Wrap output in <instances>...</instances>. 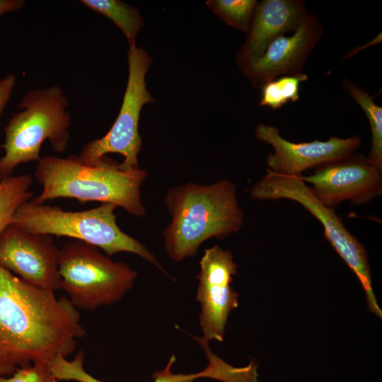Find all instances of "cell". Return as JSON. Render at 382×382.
Listing matches in <instances>:
<instances>
[{
	"label": "cell",
	"mask_w": 382,
	"mask_h": 382,
	"mask_svg": "<svg viewBox=\"0 0 382 382\" xmlns=\"http://www.w3.org/2000/svg\"><path fill=\"white\" fill-rule=\"evenodd\" d=\"M86 330L69 299L37 288L0 266V376L66 357Z\"/></svg>",
	"instance_id": "obj_1"
},
{
	"label": "cell",
	"mask_w": 382,
	"mask_h": 382,
	"mask_svg": "<svg viewBox=\"0 0 382 382\" xmlns=\"http://www.w3.org/2000/svg\"><path fill=\"white\" fill-rule=\"evenodd\" d=\"M165 203L172 219L163 232L164 245L175 262L194 256L209 238L238 232L243 224L236 185L228 179L175 186L167 191Z\"/></svg>",
	"instance_id": "obj_2"
},
{
	"label": "cell",
	"mask_w": 382,
	"mask_h": 382,
	"mask_svg": "<svg viewBox=\"0 0 382 382\" xmlns=\"http://www.w3.org/2000/svg\"><path fill=\"white\" fill-rule=\"evenodd\" d=\"M119 163L103 158L96 165L82 163L77 156L66 158L45 156L38 161L35 177L42 187L33 199L37 204L65 197L80 203L100 202L115 204L127 213L142 216L146 210L141 197V186L147 176L141 168L122 170Z\"/></svg>",
	"instance_id": "obj_3"
},
{
	"label": "cell",
	"mask_w": 382,
	"mask_h": 382,
	"mask_svg": "<svg viewBox=\"0 0 382 382\" xmlns=\"http://www.w3.org/2000/svg\"><path fill=\"white\" fill-rule=\"evenodd\" d=\"M116 206L103 203L81 212L37 204L33 199L17 210L13 225L28 232L66 236L103 250L108 256L121 252L135 254L166 273L157 258L139 240L123 232L117 224Z\"/></svg>",
	"instance_id": "obj_4"
},
{
	"label": "cell",
	"mask_w": 382,
	"mask_h": 382,
	"mask_svg": "<svg viewBox=\"0 0 382 382\" xmlns=\"http://www.w3.org/2000/svg\"><path fill=\"white\" fill-rule=\"evenodd\" d=\"M68 105L66 97L57 86L33 89L23 97L18 105L23 110L14 114L4 129L0 179L11 176L20 164L38 162L45 140L56 152L67 149L71 122Z\"/></svg>",
	"instance_id": "obj_5"
},
{
	"label": "cell",
	"mask_w": 382,
	"mask_h": 382,
	"mask_svg": "<svg viewBox=\"0 0 382 382\" xmlns=\"http://www.w3.org/2000/svg\"><path fill=\"white\" fill-rule=\"evenodd\" d=\"M266 174L250 190L259 200L289 199L308 210L322 225L323 235L338 255L355 274L364 290L369 310L380 319L382 311L373 291L369 256L364 246L345 227L335 209L323 204L301 176Z\"/></svg>",
	"instance_id": "obj_6"
},
{
	"label": "cell",
	"mask_w": 382,
	"mask_h": 382,
	"mask_svg": "<svg viewBox=\"0 0 382 382\" xmlns=\"http://www.w3.org/2000/svg\"><path fill=\"white\" fill-rule=\"evenodd\" d=\"M61 289L79 308L93 311L120 300L137 277L128 265L112 261L98 248L75 240L59 248Z\"/></svg>",
	"instance_id": "obj_7"
},
{
	"label": "cell",
	"mask_w": 382,
	"mask_h": 382,
	"mask_svg": "<svg viewBox=\"0 0 382 382\" xmlns=\"http://www.w3.org/2000/svg\"><path fill=\"white\" fill-rule=\"evenodd\" d=\"M129 74L123 101L117 117L110 130L101 138L89 141L82 147L78 159L83 164H98L109 153L124 156L118 166L122 170L139 168L138 155L142 139L139 122L142 107L154 102L146 88L145 76L152 59L143 49L136 45L127 52Z\"/></svg>",
	"instance_id": "obj_8"
},
{
	"label": "cell",
	"mask_w": 382,
	"mask_h": 382,
	"mask_svg": "<svg viewBox=\"0 0 382 382\" xmlns=\"http://www.w3.org/2000/svg\"><path fill=\"white\" fill-rule=\"evenodd\" d=\"M199 265L196 299L203 337L222 342L228 316L238 306V294L231 286L237 265L229 250L216 245L204 250Z\"/></svg>",
	"instance_id": "obj_9"
},
{
	"label": "cell",
	"mask_w": 382,
	"mask_h": 382,
	"mask_svg": "<svg viewBox=\"0 0 382 382\" xmlns=\"http://www.w3.org/2000/svg\"><path fill=\"white\" fill-rule=\"evenodd\" d=\"M301 178L312 185L323 204L333 209L347 200L354 205L369 204L382 194V170L359 154L316 168Z\"/></svg>",
	"instance_id": "obj_10"
},
{
	"label": "cell",
	"mask_w": 382,
	"mask_h": 382,
	"mask_svg": "<svg viewBox=\"0 0 382 382\" xmlns=\"http://www.w3.org/2000/svg\"><path fill=\"white\" fill-rule=\"evenodd\" d=\"M59 248L53 236L23 231L13 224L0 236V266L42 289H61Z\"/></svg>",
	"instance_id": "obj_11"
},
{
	"label": "cell",
	"mask_w": 382,
	"mask_h": 382,
	"mask_svg": "<svg viewBox=\"0 0 382 382\" xmlns=\"http://www.w3.org/2000/svg\"><path fill=\"white\" fill-rule=\"evenodd\" d=\"M254 134L274 150L267 156V169L286 176H301L303 171L347 158L354 154L361 142L359 136H354L295 143L282 137L277 127L264 123L256 126Z\"/></svg>",
	"instance_id": "obj_12"
},
{
	"label": "cell",
	"mask_w": 382,
	"mask_h": 382,
	"mask_svg": "<svg viewBox=\"0 0 382 382\" xmlns=\"http://www.w3.org/2000/svg\"><path fill=\"white\" fill-rule=\"evenodd\" d=\"M323 34L320 21L307 13L292 33L274 39L258 59L241 71L256 88L279 76L301 73Z\"/></svg>",
	"instance_id": "obj_13"
},
{
	"label": "cell",
	"mask_w": 382,
	"mask_h": 382,
	"mask_svg": "<svg viewBox=\"0 0 382 382\" xmlns=\"http://www.w3.org/2000/svg\"><path fill=\"white\" fill-rule=\"evenodd\" d=\"M307 13L306 5L301 0L257 2L246 40L236 55L241 70L258 59L274 39L292 33Z\"/></svg>",
	"instance_id": "obj_14"
},
{
	"label": "cell",
	"mask_w": 382,
	"mask_h": 382,
	"mask_svg": "<svg viewBox=\"0 0 382 382\" xmlns=\"http://www.w3.org/2000/svg\"><path fill=\"white\" fill-rule=\"evenodd\" d=\"M195 339L204 351L208 360L207 366L203 371L195 374H173L170 366L175 361V357L173 355L165 369L154 374L153 382H192L203 377L223 382H257V366L254 361H250L244 367L233 366L212 352L208 340L203 337ZM72 378L77 382H103L87 373L83 366L74 371Z\"/></svg>",
	"instance_id": "obj_15"
},
{
	"label": "cell",
	"mask_w": 382,
	"mask_h": 382,
	"mask_svg": "<svg viewBox=\"0 0 382 382\" xmlns=\"http://www.w3.org/2000/svg\"><path fill=\"white\" fill-rule=\"evenodd\" d=\"M81 2L113 22L125 35L129 47L136 45L137 35L144 25L138 8L119 0H82Z\"/></svg>",
	"instance_id": "obj_16"
},
{
	"label": "cell",
	"mask_w": 382,
	"mask_h": 382,
	"mask_svg": "<svg viewBox=\"0 0 382 382\" xmlns=\"http://www.w3.org/2000/svg\"><path fill=\"white\" fill-rule=\"evenodd\" d=\"M342 85L347 93L364 112L371 132V146L366 156L368 161L382 170V108L363 88L352 81L344 79Z\"/></svg>",
	"instance_id": "obj_17"
},
{
	"label": "cell",
	"mask_w": 382,
	"mask_h": 382,
	"mask_svg": "<svg viewBox=\"0 0 382 382\" xmlns=\"http://www.w3.org/2000/svg\"><path fill=\"white\" fill-rule=\"evenodd\" d=\"M32 184L29 174L0 179V236L13 224L18 209L33 197Z\"/></svg>",
	"instance_id": "obj_18"
},
{
	"label": "cell",
	"mask_w": 382,
	"mask_h": 382,
	"mask_svg": "<svg viewBox=\"0 0 382 382\" xmlns=\"http://www.w3.org/2000/svg\"><path fill=\"white\" fill-rule=\"evenodd\" d=\"M308 76L306 73L282 76L265 83L261 88L260 105L272 110L282 108L288 102L299 100L300 86Z\"/></svg>",
	"instance_id": "obj_19"
},
{
	"label": "cell",
	"mask_w": 382,
	"mask_h": 382,
	"mask_svg": "<svg viewBox=\"0 0 382 382\" xmlns=\"http://www.w3.org/2000/svg\"><path fill=\"white\" fill-rule=\"evenodd\" d=\"M257 2L256 0H209L206 4L226 24L246 34Z\"/></svg>",
	"instance_id": "obj_20"
},
{
	"label": "cell",
	"mask_w": 382,
	"mask_h": 382,
	"mask_svg": "<svg viewBox=\"0 0 382 382\" xmlns=\"http://www.w3.org/2000/svg\"><path fill=\"white\" fill-rule=\"evenodd\" d=\"M0 382H58L48 364H37L17 369L11 377L0 376Z\"/></svg>",
	"instance_id": "obj_21"
},
{
	"label": "cell",
	"mask_w": 382,
	"mask_h": 382,
	"mask_svg": "<svg viewBox=\"0 0 382 382\" xmlns=\"http://www.w3.org/2000/svg\"><path fill=\"white\" fill-rule=\"evenodd\" d=\"M16 83L13 74H9L0 80V116L11 99Z\"/></svg>",
	"instance_id": "obj_22"
},
{
	"label": "cell",
	"mask_w": 382,
	"mask_h": 382,
	"mask_svg": "<svg viewBox=\"0 0 382 382\" xmlns=\"http://www.w3.org/2000/svg\"><path fill=\"white\" fill-rule=\"evenodd\" d=\"M24 4L23 0H0V17L6 13L21 9Z\"/></svg>",
	"instance_id": "obj_23"
}]
</instances>
